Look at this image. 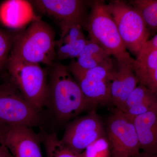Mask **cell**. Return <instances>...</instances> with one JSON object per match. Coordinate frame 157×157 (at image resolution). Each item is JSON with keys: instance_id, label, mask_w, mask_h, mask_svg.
<instances>
[{"instance_id": "1", "label": "cell", "mask_w": 157, "mask_h": 157, "mask_svg": "<svg viewBox=\"0 0 157 157\" xmlns=\"http://www.w3.org/2000/svg\"><path fill=\"white\" fill-rule=\"evenodd\" d=\"M50 67L46 105L50 107L57 119L66 121L91 107L67 66L57 63Z\"/></svg>"}, {"instance_id": "2", "label": "cell", "mask_w": 157, "mask_h": 157, "mask_svg": "<svg viewBox=\"0 0 157 157\" xmlns=\"http://www.w3.org/2000/svg\"><path fill=\"white\" fill-rule=\"evenodd\" d=\"M55 36L52 27L37 17L20 32L10 54L26 62L51 66L56 56Z\"/></svg>"}, {"instance_id": "3", "label": "cell", "mask_w": 157, "mask_h": 157, "mask_svg": "<svg viewBox=\"0 0 157 157\" xmlns=\"http://www.w3.org/2000/svg\"><path fill=\"white\" fill-rule=\"evenodd\" d=\"M90 12L85 27L90 40L97 43L115 59L118 63L133 67L132 58L121 39L117 27L103 1H89Z\"/></svg>"}, {"instance_id": "4", "label": "cell", "mask_w": 157, "mask_h": 157, "mask_svg": "<svg viewBox=\"0 0 157 157\" xmlns=\"http://www.w3.org/2000/svg\"><path fill=\"white\" fill-rule=\"evenodd\" d=\"M10 81L23 96L39 110L46 106L48 72L39 64L30 63L10 54L7 68Z\"/></svg>"}, {"instance_id": "5", "label": "cell", "mask_w": 157, "mask_h": 157, "mask_svg": "<svg viewBox=\"0 0 157 157\" xmlns=\"http://www.w3.org/2000/svg\"><path fill=\"white\" fill-rule=\"evenodd\" d=\"M105 7L116 25L125 47L137 57L150 36L141 14L128 3L120 0L105 3Z\"/></svg>"}, {"instance_id": "6", "label": "cell", "mask_w": 157, "mask_h": 157, "mask_svg": "<svg viewBox=\"0 0 157 157\" xmlns=\"http://www.w3.org/2000/svg\"><path fill=\"white\" fill-rule=\"evenodd\" d=\"M42 121L40 110L30 104L11 82L0 85V127L31 128L39 125Z\"/></svg>"}, {"instance_id": "7", "label": "cell", "mask_w": 157, "mask_h": 157, "mask_svg": "<svg viewBox=\"0 0 157 157\" xmlns=\"http://www.w3.org/2000/svg\"><path fill=\"white\" fill-rule=\"evenodd\" d=\"M110 157H138L140 147L134 121L116 108L106 123Z\"/></svg>"}, {"instance_id": "8", "label": "cell", "mask_w": 157, "mask_h": 157, "mask_svg": "<svg viewBox=\"0 0 157 157\" xmlns=\"http://www.w3.org/2000/svg\"><path fill=\"white\" fill-rule=\"evenodd\" d=\"M116 61L87 70H80L67 66L70 73L78 81V83L91 107L98 104L111 103L110 85Z\"/></svg>"}, {"instance_id": "9", "label": "cell", "mask_w": 157, "mask_h": 157, "mask_svg": "<svg viewBox=\"0 0 157 157\" xmlns=\"http://www.w3.org/2000/svg\"><path fill=\"white\" fill-rule=\"evenodd\" d=\"M106 134L103 122L93 110L69 124L60 140L71 151L81 155L88 147Z\"/></svg>"}, {"instance_id": "10", "label": "cell", "mask_w": 157, "mask_h": 157, "mask_svg": "<svg viewBox=\"0 0 157 157\" xmlns=\"http://www.w3.org/2000/svg\"><path fill=\"white\" fill-rule=\"evenodd\" d=\"M41 14L56 21L59 26L77 24L86 27L88 17L89 1L81 0H35L29 1Z\"/></svg>"}, {"instance_id": "11", "label": "cell", "mask_w": 157, "mask_h": 157, "mask_svg": "<svg viewBox=\"0 0 157 157\" xmlns=\"http://www.w3.org/2000/svg\"><path fill=\"white\" fill-rule=\"evenodd\" d=\"M0 132L13 157H43L40 137L31 128L0 127Z\"/></svg>"}, {"instance_id": "12", "label": "cell", "mask_w": 157, "mask_h": 157, "mask_svg": "<svg viewBox=\"0 0 157 157\" xmlns=\"http://www.w3.org/2000/svg\"><path fill=\"white\" fill-rule=\"evenodd\" d=\"M138 83L132 66L116 62L110 85L111 103L121 111L127 99Z\"/></svg>"}, {"instance_id": "13", "label": "cell", "mask_w": 157, "mask_h": 157, "mask_svg": "<svg viewBox=\"0 0 157 157\" xmlns=\"http://www.w3.org/2000/svg\"><path fill=\"white\" fill-rule=\"evenodd\" d=\"M38 17L29 1L9 0L0 5V22L14 31L23 30Z\"/></svg>"}, {"instance_id": "14", "label": "cell", "mask_w": 157, "mask_h": 157, "mask_svg": "<svg viewBox=\"0 0 157 157\" xmlns=\"http://www.w3.org/2000/svg\"><path fill=\"white\" fill-rule=\"evenodd\" d=\"M59 27L60 35L56 47L57 56L61 60L76 58L87 42L82 26L77 24H68Z\"/></svg>"}, {"instance_id": "15", "label": "cell", "mask_w": 157, "mask_h": 157, "mask_svg": "<svg viewBox=\"0 0 157 157\" xmlns=\"http://www.w3.org/2000/svg\"><path fill=\"white\" fill-rule=\"evenodd\" d=\"M133 121L140 149L148 154L157 155V109L138 116Z\"/></svg>"}, {"instance_id": "16", "label": "cell", "mask_w": 157, "mask_h": 157, "mask_svg": "<svg viewBox=\"0 0 157 157\" xmlns=\"http://www.w3.org/2000/svg\"><path fill=\"white\" fill-rule=\"evenodd\" d=\"M157 109V94L139 84L125 103L121 111L133 121L142 114Z\"/></svg>"}, {"instance_id": "17", "label": "cell", "mask_w": 157, "mask_h": 157, "mask_svg": "<svg viewBox=\"0 0 157 157\" xmlns=\"http://www.w3.org/2000/svg\"><path fill=\"white\" fill-rule=\"evenodd\" d=\"M111 56L97 43L87 40L85 46L77 56L76 61L70 65L80 70H87L102 66L112 60Z\"/></svg>"}, {"instance_id": "18", "label": "cell", "mask_w": 157, "mask_h": 157, "mask_svg": "<svg viewBox=\"0 0 157 157\" xmlns=\"http://www.w3.org/2000/svg\"><path fill=\"white\" fill-rule=\"evenodd\" d=\"M157 69V48L144 44L135 60L133 69L139 81L144 86L149 76Z\"/></svg>"}, {"instance_id": "19", "label": "cell", "mask_w": 157, "mask_h": 157, "mask_svg": "<svg viewBox=\"0 0 157 157\" xmlns=\"http://www.w3.org/2000/svg\"><path fill=\"white\" fill-rule=\"evenodd\" d=\"M142 16L150 34L157 33V0H133L128 2Z\"/></svg>"}, {"instance_id": "20", "label": "cell", "mask_w": 157, "mask_h": 157, "mask_svg": "<svg viewBox=\"0 0 157 157\" xmlns=\"http://www.w3.org/2000/svg\"><path fill=\"white\" fill-rule=\"evenodd\" d=\"M43 138L46 157H82L65 146L55 133L45 135Z\"/></svg>"}, {"instance_id": "21", "label": "cell", "mask_w": 157, "mask_h": 157, "mask_svg": "<svg viewBox=\"0 0 157 157\" xmlns=\"http://www.w3.org/2000/svg\"><path fill=\"white\" fill-rule=\"evenodd\" d=\"M21 31L6 30L0 29V73L7 68L11 48Z\"/></svg>"}, {"instance_id": "22", "label": "cell", "mask_w": 157, "mask_h": 157, "mask_svg": "<svg viewBox=\"0 0 157 157\" xmlns=\"http://www.w3.org/2000/svg\"><path fill=\"white\" fill-rule=\"evenodd\" d=\"M109 147L108 139L105 136L92 143L86 149L82 157H107Z\"/></svg>"}, {"instance_id": "23", "label": "cell", "mask_w": 157, "mask_h": 157, "mask_svg": "<svg viewBox=\"0 0 157 157\" xmlns=\"http://www.w3.org/2000/svg\"><path fill=\"white\" fill-rule=\"evenodd\" d=\"M144 86L157 94V69L149 76Z\"/></svg>"}, {"instance_id": "24", "label": "cell", "mask_w": 157, "mask_h": 157, "mask_svg": "<svg viewBox=\"0 0 157 157\" xmlns=\"http://www.w3.org/2000/svg\"><path fill=\"white\" fill-rule=\"evenodd\" d=\"M0 157H13L6 146L0 132Z\"/></svg>"}, {"instance_id": "25", "label": "cell", "mask_w": 157, "mask_h": 157, "mask_svg": "<svg viewBox=\"0 0 157 157\" xmlns=\"http://www.w3.org/2000/svg\"><path fill=\"white\" fill-rule=\"evenodd\" d=\"M145 45L150 47L157 48V33L155 34L152 38L148 40L145 43Z\"/></svg>"}, {"instance_id": "26", "label": "cell", "mask_w": 157, "mask_h": 157, "mask_svg": "<svg viewBox=\"0 0 157 157\" xmlns=\"http://www.w3.org/2000/svg\"><path fill=\"white\" fill-rule=\"evenodd\" d=\"M138 157H157V155H151L145 152L141 153Z\"/></svg>"}]
</instances>
